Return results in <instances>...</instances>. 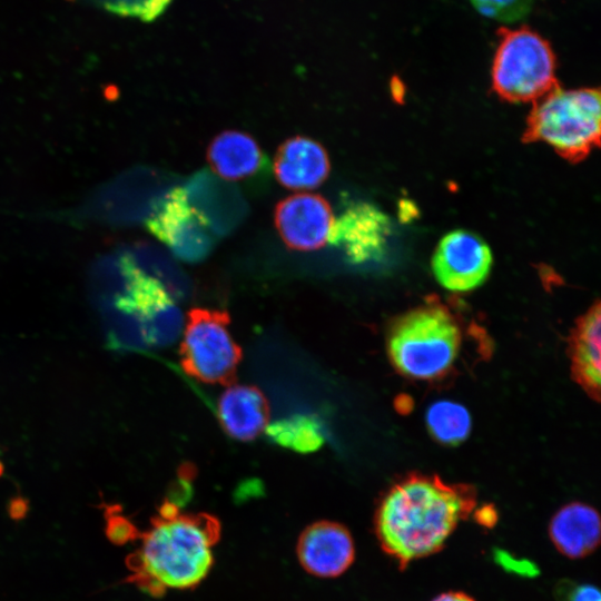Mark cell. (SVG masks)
I'll return each mask as SVG.
<instances>
[{
	"instance_id": "5",
	"label": "cell",
	"mask_w": 601,
	"mask_h": 601,
	"mask_svg": "<svg viewBox=\"0 0 601 601\" xmlns=\"http://www.w3.org/2000/svg\"><path fill=\"white\" fill-rule=\"evenodd\" d=\"M492 65V87L510 102H535L556 87L555 55L533 29L502 27Z\"/></svg>"
},
{
	"instance_id": "24",
	"label": "cell",
	"mask_w": 601,
	"mask_h": 601,
	"mask_svg": "<svg viewBox=\"0 0 601 601\" xmlns=\"http://www.w3.org/2000/svg\"><path fill=\"white\" fill-rule=\"evenodd\" d=\"M3 469H4V467H3V464H2V462L0 461V476L3 474Z\"/></svg>"
},
{
	"instance_id": "19",
	"label": "cell",
	"mask_w": 601,
	"mask_h": 601,
	"mask_svg": "<svg viewBox=\"0 0 601 601\" xmlns=\"http://www.w3.org/2000/svg\"><path fill=\"white\" fill-rule=\"evenodd\" d=\"M104 10L125 17L152 21L169 6L171 0H88Z\"/></svg>"
},
{
	"instance_id": "18",
	"label": "cell",
	"mask_w": 601,
	"mask_h": 601,
	"mask_svg": "<svg viewBox=\"0 0 601 601\" xmlns=\"http://www.w3.org/2000/svg\"><path fill=\"white\" fill-rule=\"evenodd\" d=\"M277 443L297 451H311L323 443L318 424L306 416L282 420L266 427Z\"/></svg>"
},
{
	"instance_id": "2",
	"label": "cell",
	"mask_w": 601,
	"mask_h": 601,
	"mask_svg": "<svg viewBox=\"0 0 601 601\" xmlns=\"http://www.w3.org/2000/svg\"><path fill=\"white\" fill-rule=\"evenodd\" d=\"M218 538L215 518L181 514L174 502H166L140 535L138 549L128 556L127 580L154 597L194 588L213 566Z\"/></svg>"
},
{
	"instance_id": "7",
	"label": "cell",
	"mask_w": 601,
	"mask_h": 601,
	"mask_svg": "<svg viewBox=\"0 0 601 601\" xmlns=\"http://www.w3.org/2000/svg\"><path fill=\"white\" fill-rule=\"evenodd\" d=\"M148 230L186 262H198L211 250L216 233L193 203L186 187H176L147 220Z\"/></svg>"
},
{
	"instance_id": "20",
	"label": "cell",
	"mask_w": 601,
	"mask_h": 601,
	"mask_svg": "<svg viewBox=\"0 0 601 601\" xmlns=\"http://www.w3.org/2000/svg\"><path fill=\"white\" fill-rule=\"evenodd\" d=\"M482 16L502 22L524 19L531 11L534 0H470Z\"/></svg>"
},
{
	"instance_id": "16",
	"label": "cell",
	"mask_w": 601,
	"mask_h": 601,
	"mask_svg": "<svg viewBox=\"0 0 601 601\" xmlns=\"http://www.w3.org/2000/svg\"><path fill=\"white\" fill-rule=\"evenodd\" d=\"M207 160L211 169L226 180H242L263 165V152L255 139L237 130H226L209 144Z\"/></svg>"
},
{
	"instance_id": "1",
	"label": "cell",
	"mask_w": 601,
	"mask_h": 601,
	"mask_svg": "<svg viewBox=\"0 0 601 601\" xmlns=\"http://www.w3.org/2000/svg\"><path fill=\"white\" fill-rule=\"evenodd\" d=\"M475 505L474 492L439 477L412 475L392 486L375 515L381 548L404 569L440 551Z\"/></svg>"
},
{
	"instance_id": "15",
	"label": "cell",
	"mask_w": 601,
	"mask_h": 601,
	"mask_svg": "<svg viewBox=\"0 0 601 601\" xmlns=\"http://www.w3.org/2000/svg\"><path fill=\"white\" fill-rule=\"evenodd\" d=\"M601 314L597 302L578 322L571 342L572 371L577 382L594 398L600 395Z\"/></svg>"
},
{
	"instance_id": "3",
	"label": "cell",
	"mask_w": 601,
	"mask_h": 601,
	"mask_svg": "<svg viewBox=\"0 0 601 601\" xmlns=\"http://www.w3.org/2000/svg\"><path fill=\"white\" fill-rule=\"evenodd\" d=\"M600 115L599 89L559 86L533 102L522 140L545 142L566 160L581 161L600 145Z\"/></svg>"
},
{
	"instance_id": "23",
	"label": "cell",
	"mask_w": 601,
	"mask_h": 601,
	"mask_svg": "<svg viewBox=\"0 0 601 601\" xmlns=\"http://www.w3.org/2000/svg\"><path fill=\"white\" fill-rule=\"evenodd\" d=\"M432 601H475L469 594L459 591L444 592L434 598Z\"/></svg>"
},
{
	"instance_id": "8",
	"label": "cell",
	"mask_w": 601,
	"mask_h": 601,
	"mask_svg": "<svg viewBox=\"0 0 601 601\" xmlns=\"http://www.w3.org/2000/svg\"><path fill=\"white\" fill-rule=\"evenodd\" d=\"M492 263V252L480 236L456 229L440 240L432 258V269L442 287L461 293L482 285Z\"/></svg>"
},
{
	"instance_id": "17",
	"label": "cell",
	"mask_w": 601,
	"mask_h": 601,
	"mask_svg": "<svg viewBox=\"0 0 601 601\" xmlns=\"http://www.w3.org/2000/svg\"><path fill=\"white\" fill-rule=\"evenodd\" d=\"M425 420L432 436L449 445L465 441L472 425L469 411L463 405L446 400L431 404Z\"/></svg>"
},
{
	"instance_id": "4",
	"label": "cell",
	"mask_w": 601,
	"mask_h": 601,
	"mask_svg": "<svg viewBox=\"0 0 601 601\" xmlns=\"http://www.w3.org/2000/svg\"><path fill=\"white\" fill-rule=\"evenodd\" d=\"M461 334L451 314L442 306L415 308L401 317L388 335V356L403 375L434 380L454 364Z\"/></svg>"
},
{
	"instance_id": "6",
	"label": "cell",
	"mask_w": 601,
	"mask_h": 601,
	"mask_svg": "<svg viewBox=\"0 0 601 601\" xmlns=\"http://www.w3.org/2000/svg\"><path fill=\"white\" fill-rule=\"evenodd\" d=\"M179 353L184 371L207 384H229L242 359L228 314L206 308L188 313Z\"/></svg>"
},
{
	"instance_id": "10",
	"label": "cell",
	"mask_w": 601,
	"mask_h": 601,
	"mask_svg": "<svg viewBox=\"0 0 601 601\" xmlns=\"http://www.w3.org/2000/svg\"><path fill=\"white\" fill-rule=\"evenodd\" d=\"M297 556L308 573L321 578H335L352 565L355 545L344 525L319 521L302 532L297 543Z\"/></svg>"
},
{
	"instance_id": "12",
	"label": "cell",
	"mask_w": 601,
	"mask_h": 601,
	"mask_svg": "<svg viewBox=\"0 0 601 601\" xmlns=\"http://www.w3.org/2000/svg\"><path fill=\"white\" fill-rule=\"evenodd\" d=\"M386 218L367 204H354L335 219L329 242L353 262L376 255L384 240Z\"/></svg>"
},
{
	"instance_id": "22",
	"label": "cell",
	"mask_w": 601,
	"mask_h": 601,
	"mask_svg": "<svg viewBox=\"0 0 601 601\" xmlns=\"http://www.w3.org/2000/svg\"><path fill=\"white\" fill-rule=\"evenodd\" d=\"M559 592L563 601H601L599 589L589 583L564 585Z\"/></svg>"
},
{
	"instance_id": "13",
	"label": "cell",
	"mask_w": 601,
	"mask_h": 601,
	"mask_svg": "<svg viewBox=\"0 0 601 601\" xmlns=\"http://www.w3.org/2000/svg\"><path fill=\"white\" fill-rule=\"evenodd\" d=\"M548 532L561 554L570 559L585 558L599 546L600 516L592 506L572 502L562 506L552 516Z\"/></svg>"
},
{
	"instance_id": "14",
	"label": "cell",
	"mask_w": 601,
	"mask_h": 601,
	"mask_svg": "<svg viewBox=\"0 0 601 601\" xmlns=\"http://www.w3.org/2000/svg\"><path fill=\"white\" fill-rule=\"evenodd\" d=\"M217 408L221 426L236 440H254L267 427L268 403L255 386H229L220 395Z\"/></svg>"
},
{
	"instance_id": "21",
	"label": "cell",
	"mask_w": 601,
	"mask_h": 601,
	"mask_svg": "<svg viewBox=\"0 0 601 601\" xmlns=\"http://www.w3.org/2000/svg\"><path fill=\"white\" fill-rule=\"evenodd\" d=\"M106 512L107 534L111 541L122 544L138 535L132 524L120 513H117L112 506H109Z\"/></svg>"
},
{
	"instance_id": "11",
	"label": "cell",
	"mask_w": 601,
	"mask_h": 601,
	"mask_svg": "<svg viewBox=\"0 0 601 601\" xmlns=\"http://www.w3.org/2000/svg\"><path fill=\"white\" fill-rule=\"evenodd\" d=\"M331 170L324 147L307 137L296 136L284 141L274 159V173L280 185L292 190L314 189Z\"/></svg>"
},
{
	"instance_id": "9",
	"label": "cell",
	"mask_w": 601,
	"mask_h": 601,
	"mask_svg": "<svg viewBox=\"0 0 601 601\" xmlns=\"http://www.w3.org/2000/svg\"><path fill=\"white\" fill-rule=\"evenodd\" d=\"M334 215L328 201L317 194L299 193L279 201L275 225L284 244L298 252H312L329 242Z\"/></svg>"
}]
</instances>
